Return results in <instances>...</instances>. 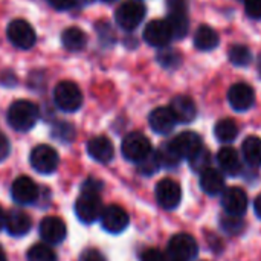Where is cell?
Segmentation results:
<instances>
[{
  "instance_id": "obj_15",
  "label": "cell",
  "mask_w": 261,
  "mask_h": 261,
  "mask_svg": "<svg viewBox=\"0 0 261 261\" xmlns=\"http://www.w3.org/2000/svg\"><path fill=\"white\" fill-rule=\"evenodd\" d=\"M11 196L12 199L20 203V205H29L37 200L38 197V187L37 184L28 177V176H20L12 182L11 187Z\"/></svg>"
},
{
  "instance_id": "obj_19",
  "label": "cell",
  "mask_w": 261,
  "mask_h": 261,
  "mask_svg": "<svg viewBox=\"0 0 261 261\" xmlns=\"http://www.w3.org/2000/svg\"><path fill=\"white\" fill-rule=\"evenodd\" d=\"M32 220L31 217L20 210H12L5 216V228L9 236L12 237H21L31 231Z\"/></svg>"
},
{
  "instance_id": "obj_16",
  "label": "cell",
  "mask_w": 261,
  "mask_h": 261,
  "mask_svg": "<svg viewBox=\"0 0 261 261\" xmlns=\"http://www.w3.org/2000/svg\"><path fill=\"white\" fill-rule=\"evenodd\" d=\"M40 237L49 243V245H58L61 243L64 239H66V234H67V229H66V225L61 219L58 217H44L40 223Z\"/></svg>"
},
{
  "instance_id": "obj_20",
  "label": "cell",
  "mask_w": 261,
  "mask_h": 261,
  "mask_svg": "<svg viewBox=\"0 0 261 261\" xmlns=\"http://www.w3.org/2000/svg\"><path fill=\"white\" fill-rule=\"evenodd\" d=\"M87 153L93 161L99 164H109L113 159L115 150L110 139L106 136H96L87 142Z\"/></svg>"
},
{
  "instance_id": "obj_26",
  "label": "cell",
  "mask_w": 261,
  "mask_h": 261,
  "mask_svg": "<svg viewBox=\"0 0 261 261\" xmlns=\"http://www.w3.org/2000/svg\"><path fill=\"white\" fill-rule=\"evenodd\" d=\"M214 135H216V138L220 142H232L237 138V135H239V127H237V124L232 119L225 118V119H220L216 124Z\"/></svg>"
},
{
  "instance_id": "obj_37",
  "label": "cell",
  "mask_w": 261,
  "mask_h": 261,
  "mask_svg": "<svg viewBox=\"0 0 261 261\" xmlns=\"http://www.w3.org/2000/svg\"><path fill=\"white\" fill-rule=\"evenodd\" d=\"M141 261H170L164 252H161L159 249H147L142 252L141 255Z\"/></svg>"
},
{
  "instance_id": "obj_39",
  "label": "cell",
  "mask_w": 261,
  "mask_h": 261,
  "mask_svg": "<svg viewBox=\"0 0 261 261\" xmlns=\"http://www.w3.org/2000/svg\"><path fill=\"white\" fill-rule=\"evenodd\" d=\"M168 12H187L188 3L187 0H167Z\"/></svg>"
},
{
  "instance_id": "obj_47",
  "label": "cell",
  "mask_w": 261,
  "mask_h": 261,
  "mask_svg": "<svg viewBox=\"0 0 261 261\" xmlns=\"http://www.w3.org/2000/svg\"><path fill=\"white\" fill-rule=\"evenodd\" d=\"M258 69H260V72H261V55H260V60H258Z\"/></svg>"
},
{
  "instance_id": "obj_8",
  "label": "cell",
  "mask_w": 261,
  "mask_h": 261,
  "mask_svg": "<svg viewBox=\"0 0 261 261\" xmlns=\"http://www.w3.org/2000/svg\"><path fill=\"white\" fill-rule=\"evenodd\" d=\"M102 202L99 194H89V193H83L78 200L75 202V213L76 217L80 219V222L90 225L93 222H96L101 214H102Z\"/></svg>"
},
{
  "instance_id": "obj_45",
  "label": "cell",
  "mask_w": 261,
  "mask_h": 261,
  "mask_svg": "<svg viewBox=\"0 0 261 261\" xmlns=\"http://www.w3.org/2000/svg\"><path fill=\"white\" fill-rule=\"evenodd\" d=\"M80 2H81V3H86V5H87V3H93L95 0H80Z\"/></svg>"
},
{
  "instance_id": "obj_4",
  "label": "cell",
  "mask_w": 261,
  "mask_h": 261,
  "mask_svg": "<svg viewBox=\"0 0 261 261\" xmlns=\"http://www.w3.org/2000/svg\"><path fill=\"white\" fill-rule=\"evenodd\" d=\"M145 17V6L139 0L124 2L115 12L116 23L125 31H135Z\"/></svg>"
},
{
  "instance_id": "obj_36",
  "label": "cell",
  "mask_w": 261,
  "mask_h": 261,
  "mask_svg": "<svg viewBox=\"0 0 261 261\" xmlns=\"http://www.w3.org/2000/svg\"><path fill=\"white\" fill-rule=\"evenodd\" d=\"M102 190V182L93 177H89L84 184H83V193H89V194H99V191Z\"/></svg>"
},
{
  "instance_id": "obj_42",
  "label": "cell",
  "mask_w": 261,
  "mask_h": 261,
  "mask_svg": "<svg viewBox=\"0 0 261 261\" xmlns=\"http://www.w3.org/2000/svg\"><path fill=\"white\" fill-rule=\"evenodd\" d=\"M254 210H255V214L261 219V194L260 196H257V199H255V202H254Z\"/></svg>"
},
{
  "instance_id": "obj_34",
  "label": "cell",
  "mask_w": 261,
  "mask_h": 261,
  "mask_svg": "<svg viewBox=\"0 0 261 261\" xmlns=\"http://www.w3.org/2000/svg\"><path fill=\"white\" fill-rule=\"evenodd\" d=\"M138 167H139V171H141L142 174L150 176V174L156 173V171L159 170V167H161V161H159V158H158V153H156V151H151V154H150L148 158H145L142 162H139Z\"/></svg>"
},
{
  "instance_id": "obj_23",
  "label": "cell",
  "mask_w": 261,
  "mask_h": 261,
  "mask_svg": "<svg viewBox=\"0 0 261 261\" xmlns=\"http://www.w3.org/2000/svg\"><path fill=\"white\" fill-rule=\"evenodd\" d=\"M61 43L63 46L70 50V52H80L86 47L87 44V37L84 34L83 29L76 28V26H72V28H67L63 31L61 34Z\"/></svg>"
},
{
  "instance_id": "obj_10",
  "label": "cell",
  "mask_w": 261,
  "mask_h": 261,
  "mask_svg": "<svg viewBox=\"0 0 261 261\" xmlns=\"http://www.w3.org/2000/svg\"><path fill=\"white\" fill-rule=\"evenodd\" d=\"M99 220H101L102 228L110 234H121L122 231L127 229L128 222H130L125 210L118 205H110L104 208Z\"/></svg>"
},
{
  "instance_id": "obj_31",
  "label": "cell",
  "mask_w": 261,
  "mask_h": 261,
  "mask_svg": "<svg viewBox=\"0 0 261 261\" xmlns=\"http://www.w3.org/2000/svg\"><path fill=\"white\" fill-rule=\"evenodd\" d=\"M52 136L57 138L58 141L69 142V141H72L75 138V128L69 122H58L52 128Z\"/></svg>"
},
{
  "instance_id": "obj_9",
  "label": "cell",
  "mask_w": 261,
  "mask_h": 261,
  "mask_svg": "<svg viewBox=\"0 0 261 261\" xmlns=\"http://www.w3.org/2000/svg\"><path fill=\"white\" fill-rule=\"evenodd\" d=\"M156 200L164 210H176L182 200V190L173 179H162L156 185Z\"/></svg>"
},
{
  "instance_id": "obj_40",
  "label": "cell",
  "mask_w": 261,
  "mask_h": 261,
  "mask_svg": "<svg viewBox=\"0 0 261 261\" xmlns=\"http://www.w3.org/2000/svg\"><path fill=\"white\" fill-rule=\"evenodd\" d=\"M49 5L58 11H66V9H70L78 0H47Z\"/></svg>"
},
{
  "instance_id": "obj_2",
  "label": "cell",
  "mask_w": 261,
  "mask_h": 261,
  "mask_svg": "<svg viewBox=\"0 0 261 261\" xmlns=\"http://www.w3.org/2000/svg\"><path fill=\"white\" fill-rule=\"evenodd\" d=\"M121 151L127 161H130L133 164H139L151 154L153 148L145 135H142L139 132H133V133H128L122 139Z\"/></svg>"
},
{
  "instance_id": "obj_33",
  "label": "cell",
  "mask_w": 261,
  "mask_h": 261,
  "mask_svg": "<svg viewBox=\"0 0 261 261\" xmlns=\"http://www.w3.org/2000/svg\"><path fill=\"white\" fill-rule=\"evenodd\" d=\"M158 61H159L164 67L171 69V67L179 66V63H180V55H179L176 50H173V49L162 47L161 52L158 54Z\"/></svg>"
},
{
  "instance_id": "obj_5",
  "label": "cell",
  "mask_w": 261,
  "mask_h": 261,
  "mask_svg": "<svg viewBox=\"0 0 261 261\" xmlns=\"http://www.w3.org/2000/svg\"><path fill=\"white\" fill-rule=\"evenodd\" d=\"M199 254L197 242L190 234H176L168 242V255L173 261H193Z\"/></svg>"
},
{
  "instance_id": "obj_46",
  "label": "cell",
  "mask_w": 261,
  "mask_h": 261,
  "mask_svg": "<svg viewBox=\"0 0 261 261\" xmlns=\"http://www.w3.org/2000/svg\"><path fill=\"white\" fill-rule=\"evenodd\" d=\"M104 3H115V2H118V0H102Z\"/></svg>"
},
{
  "instance_id": "obj_6",
  "label": "cell",
  "mask_w": 261,
  "mask_h": 261,
  "mask_svg": "<svg viewBox=\"0 0 261 261\" xmlns=\"http://www.w3.org/2000/svg\"><path fill=\"white\" fill-rule=\"evenodd\" d=\"M6 35H8V40L18 49H31L37 41L34 28L23 18L12 20L8 24Z\"/></svg>"
},
{
  "instance_id": "obj_18",
  "label": "cell",
  "mask_w": 261,
  "mask_h": 261,
  "mask_svg": "<svg viewBox=\"0 0 261 261\" xmlns=\"http://www.w3.org/2000/svg\"><path fill=\"white\" fill-rule=\"evenodd\" d=\"M148 124L151 130L158 135H168L177 124L170 107H158L148 116Z\"/></svg>"
},
{
  "instance_id": "obj_28",
  "label": "cell",
  "mask_w": 261,
  "mask_h": 261,
  "mask_svg": "<svg viewBox=\"0 0 261 261\" xmlns=\"http://www.w3.org/2000/svg\"><path fill=\"white\" fill-rule=\"evenodd\" d=\"M156 153H158V158H159V161H161V165H164V167H167V168H173V167L179 165V162H180V158H179V154L174 151V148L171 147L170 141L165 142V144H162V147H161L159 151H156Z\"/></svg>"
},
{
  "instance_id": "obj_3",
  "label": "cell",
  "mask_w": 261,
  "mask_h": 261,
  "mask_svg": "<svg viewBox=\"0 0 261 261\" xmlns=\"http://www.w3.org/2000/svg\"><path fill=\"white\" fill-rule=\"evenodd\" d=\"M54 101L60 110L72 113L83 106V93L75 83L61 81L54 90Z\"/></svg>"
},
{
  "instance_id": "obj_11",
  "label": "cell",
  "mask_w": 261,
  "mask_h": 261,
  "mask_svg": "<svg viewBox=\"0 0 261 261\" xmlns=\"http://www.w3.org/2000/svg\"><path fill=\"white\" fill-rule=\"evenodd\" d=\"M248 194L239 188V187H231L226 188L223 191V197H222V206L225 210V213L228 216L232 217H240L246 213L248 210Z\"/></svg>"
},
{
  "instance_id": "obj_44",
  "label": "cell",
  "mask_w": 261,
  "mask_h": 261,
  "mask_svg": "<svg viewBox=\"0 0 261 261\" xmlns=\"http://www.w3.org/2000/svg\"><path fill=\"white\" fill-rule=\"evenodd\" d=\"M0 261H8L6 255H5V251L2 249V246H0Z\"/></svg>"
},
{
  "instance_id": "obj_12",
  "label": "cell",
  "mask_w": 261,
  "mask_h": 261,
  "mask_svg": "<svg viewBox=\"0 0 261 261\" xmlns=\"http://www.w3.org/2000/svg\"><path fill=\"white\" fill-rule=\"evenodd\" d=\"M173 38L171 28L167 20H151L144 29V40L153 47H165Z\"/></svg>"
},
{
  "instance_id": "obj_14",
  "label": "cell",
  "mask_w": 261,
  "mask_h": 261,
  "mask_svg": "<svg viewBox=\"0 0 261 261\" xmlns=\"http://www.w3.org/2000/svg\"><path fill=\"white\" fill-rule=\"evenodd\" d=\"M228 101L231 107L237 112H246L249 110L255 102V93L254 89L245 83H237L229 87L228 90Z\"/></svg>"
},
{
  "instance_id": "obj_38",
  "label": "cell",
  "mask_w": 261,
  "mask_h": 261,
  "mask_svg": "<svg viewBox=\"0 0 261 261\" xmlns=\"http://www.w3.org/2000/svg\"><path fill=\"white\" fill-rule=\"evenodd\" d=\"M80 261H107V258L104 257L102 252H99L98 249H86L81 257Z\"/></svg>"
},
{
  "instance_id": "obj_29",
  "label": "cell",
  "mask_w": 261,
  "mask_h": 261,
  "mask_svg": "<svg viewBox=\"0 0 261 261\" xmlns=\"http://www.w3.org/2000/svg\"><path fill=\"white\" fill-rule=\"evenodd\" d=\"M28 261H57V255L49 245L40 243L28 251Z\"/></svg>"
},
{
  "instance_id": "obj_41",
  "label": "cell",
  "mask_w": 261,
  "mask_h": 261,
  "mask_svg": "<svg viewBox=\"0 0 261 261\" xmlns=\"http://www.w3.org/2000/svg\"><path fill=\"white\" fill-rule=\"evenodd\" d=\"M9 151H11L9 141L3 133H0V162H3L9 156Z\"/></svg>"
},
{
  "instance_id": "obj_1",
  "label": "cell",
  "mask_w": 261,
  "mask_h": 261,
  "mask_svg": "<svg viewBox=\"0 0 261 261\" xmlns=\"http://www.w3.org/2000/svg\"><path fill=\"white\" fill-rule=\"evenodd\" d=\"M6 119L14 130L28 132L38 121V107L28 99H18L9 106Z\"/></svg>"
},
{
  "instance_id": "obj_25",
  "label": "cell",
  "mask_w": 261,
  "mask_h": 261,
  "mask_svg": "<svg viewBox=\"0 0 261 261\" xmlns=\"http://www.w3.org/2000/svg\"><path fill=\"white\" fill-rule=\"evenodd\" d=\"M246 162L252 167H261V139L258 136H249L242 145Z\"/></svg>"
},
{
  "instance_id": "obj_48",
  "label": "cell",
  "mask_w": 261,
  "mask_h": 261,
  "mask_svg": "<svg viewBox=\"0 0 261 261\" xmlns=\"http://www.w3.org/2000/svg\"><path fill=\"white\" fill-rule=\"evenodd\" d=\"M170 261H173V260H170Z\"/></svg>"
},
{
  "instance_id": "obj_35",
  "label": "cell",
  "mask_w": 261,
  "mask_h": 261,
  "mask_svg": "<svg viewBox=\"0 0 261 261\" xmlns=\"http://www.w3.org/2000/svg\"><path fill=\"white\" fill-rule=\"evenodd\" d=\"M245 9L251 18L254 20L261 18V0H245Z\"/></svg>"
},
{
  "instance_id": "obj_17",
  "label": "cell",
  "mask_w": 261,
  "mask_h": 261,
  "mask_svg": "<svg viewBox=\"0 0 261 261\" xmlns=\"http://www.w3.org/2000/svg\"><path fill=\"white\" fill-rule=\"evenodd\" d=\"M170 110L174 115L176 121L182 122V124H188V122L194 121V118L197 115V107H196L194 99L187 95L174 96L170 102Z\"/></svg>"
},
{
  "instance_id": "obj_24",
  "label": "cell",
  "mask_w": 261,
  "mask_h": 261,
  "mask_svg": "<svg viewBox=\"0 0 261 261\" xmlns=\"http://www.w3.org/2000/svg\"><path fill=\"white\" fill-rule=\"evenodd\" d=\"M219 34L210 26H200L194 34V46L200 50H211L219 44Z\"/></svg>"
},
{
  "instance_id": "obj_32",
  "label": "cell",
  "mask_w": 261,
  "mask_h": 261,
  "mask_svg": "<svg viewBox=\"0 0 261 261\" xmlns=\"http://www.w3.org/2000/svg\"><path fill=\"white\" fill-rule=\"evenodd\" d=\"M190 161V165L194 171H199L202 173L203 170L210 168V164H211V156H210V151L206 148H202L199 153H196Z\"/></svg>"
},
{
  "instance_id": "obj_13",
  "label": "cell",
  "mask_w": 261,
  "mask_h": 261,
  "mask_svg": "<svg viewBox=\"0 0 261 261\" xmlns=\"http://www.w3.org/2000/svg\"><path fill=\"white\" fill-rule=\"evenodd\" d=\"M170 144L180 159H191L203 148L200 136L194 132H182L180 135L173 138Z\"/></svg>"
},
{
  "instance_id": "obj_43",
  "label": "cell",
  "mask_w": 261,
  "mask_h": 261,
  "mask_svg": "<svg viewBox=\"0 0 261 261\" xmlns=\"http://www.w3.org/2000/svg\"><path fill=\"white\" fill-rule=\"evenodd\" d=\"M5 213H3V210H2V206H0V231L5 228Z\"/></svg>"
},
{
  "instance_id": "obj_7",
  "label": "cell",
  "mask_w": 261,
  "mask_h": 261,
  "mask_svg": "<svg viewBox=\"0 0 261 261\" xmlns=\"http://www.w3.org/2000/svg\"><path fill=\"white\" fill-rule=\"evenodd\" d=\"M31 165L40 174H52L60 164V158L55 148L41 144L31 151Z\"/></svg>"
},
{
  "instance_id": "obj_27",
  "label": "cell",
  "mask_w": 261,
  "mask_h": 261,
  "mask_svg": "<svg viewBox=\"0 0 261 261\" xmlns=\"http://www.w3.org/2000/svg\"><path fill=\"white\" fill-rule=\"evenodd\" d=\"M167 21L171 28L173 38H184L188 32V15L187 12H168Z\"/></svg>"
},
{
  "instance_id": "obj_22",
  "label": "cell",
  "mask_w": 261,
  "mask_h": 261,
  "mask_svg": "<svg viewBox=\"0 0 261 261\" xmlns=\"http://www.w3.org/2000/svg\"><path fill=\"white\" fill-rule=\"evenodd\" d=\"M200 187L210 196H217L225 188V179L219 170L206 168L200 173Z\"/></svg>"
},
{
  "instance_id": "obj_21",
  "label": "cell",
  "mask_w": 261,
  "mask_h": 261,
  "mask_svg": "<svg viewBox=\"0 0 261 261\" xmlns=\"http://www.w3.org/2000/svg\"><path fill=\"white\" fill-rule=\"evenodd\" d=\"M217 162L222 171L228 176H237L242 171V159L232 147H223L217 154Z\"/></svg>"
},
{
  "instance_id": "obj_30",
  "label": "cell",
  "mask_w": 261,
  "mask_h": 261,
  "mask_svg": "<svg viewBox=\"0 0 261 261\" xmlns=\"http://www.w3.org/2000/svg\"><path fill=\"white\" fill-rule=\"evenodd\" d=\"M229 60H231L232 64L243 67V66H248L252 61V54L246 46L236 44V46H232L229 49Z\"/></svg>"
}]
</instances>
